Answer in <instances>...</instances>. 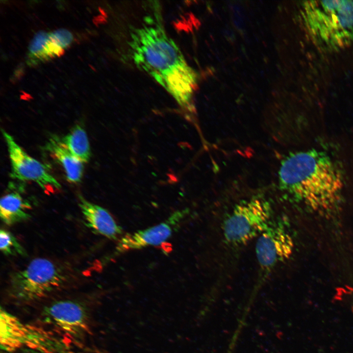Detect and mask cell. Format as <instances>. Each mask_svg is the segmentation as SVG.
I'll return each instance as SVG.
<instances>
[{
	"instance_id": "cell-19",
	"label": "cell",
	"mask_w": 353,
	"mask_h": 353,
	"mask_svg": "<svg viewBox=\"0 0 353 353\" xmlns=\"http://www.w3.org/2000/svg\"><path fill=\"white\" fill-rule=\"evenodd\" d=\"M23 353H45L44 352L38 351L36 350L27 349H25L23 351Z\"/></svg>"
},
{
	"instance_id": "cell-17",
	"label": "cell",
	"mask_w": 353,
	"mask_h": 353,
	"mask_svg": "<svg viewBox=\"0 0 353 353\" xmlns=\"http://www.w3.org/2000/svg\"><path fill=\"white\" fill-rule=\"evenodd\" d=\"M0 249L1 252L6 255H27L25 250L14 235L4 229L0 231Z\"/></svg>"
},
{
	"instance_id": "cell-18",
	"label": "cell",
	"mask_w": 353,
	"mask_h": 353,
	"mask_svg": "<svg viewBox=\"0 0 353 353\" xmlns=\"http://www.w3.org/2000/svg\"><path fill=\"white\" fill-rule=\"evenodd\" d=\"M50 33L57 43L64 50L69 47L73 42L72 34L66 29L60 28Z\"/></svg>"
},
{
	"instance_id": "cell-2",
	"label": "cell",
	"mask_w": 353,
	"mask_h": 353,
	"mask_svg": "<svg viewBox=\"0 0 353 353\" xmlns=\"http://www.w3.org/2000/svg\"><path fill=\"white\" fill-rule=\"evenodd\" d=\"M303 17L318 46L337 50L353 43V0H311L303 5Z\"/></svg>"
},
{
	"instance_id": "cell-4",
	"label": "cell",
	"mask_w": 353,
	"mask_h": 353,
	"mask_svg": "<svg viewBox=\"0 0 353 353\" xmlns=\"http://www.w3.org/2000/svg\"><path fill=\"white\" fill-rule=\"evenodd\" d=\"M72 278L65 266L45 258L32 260L24 269L10 276L8 292L18 300L29 302L46 296Z\"/></svg>"
},
{
	"instance_id": "cell-6",
	"label": "cell",
	"mask_w": 353,
	"mask_h": 353,
	"mask_svg": "<svg viewBox=\"0 0 353 353\" xmlns=\"http://www.w3.org/2000/svg\"><path fill=\"white\" fill-rule=\"evenodd\" d=\"M294 245L283 218L274 217L258 236L255 252L260 273L266 276L289 258Z\"/></svg>"
},
{
	"instance_id": "cell-11",
	"label": "cell",
	"mask_w": 353,
	"mask_h": 353,
	"mask_svg": "<svg viewBox=\"0 0 353 353\" xmlns=\"http://www.w3.org/2000/svg\"><path fill=\"white\" fill-rule=\"evenodd\" d=\"M79 200V206L86 221V226L95 233L110 239L117 240L122 232V228L109 212L81 196Z\"/></svg>"
},
{
	"instance_id": "cell-3",
	"label": "cell",
	"mask_w": 353,
	"mask_h": 353,
	"mask_svg": "<svg viewBox=\"0 0 353 353\" xmlns=\"http://www.w3.org/2000/svg\"><path fill=\"white\" fill-rule=\"evenodd\" d=\"M130 46L134 63L154 79L180 63L184 58L165 33L158 17H147L140 27L131 32Z\"/></svg>"
},
{
	"instance_id": "cell-14",
	"label": "cell",
	"mask_w": 353,
	"mask_h": 353,
	"mask_svg": "<svg viewBox=\"0 0 353 353\" xmlns=\"http://www.w3.org/2000/svg\"><path fill=\"white\" fill-rule=\"evenodd\" d=\"M64 50L52 39L50 33L38 32L29 47L27 62L35 65L63 54Z\"/></svg>"
},
{
	"instance_id": "cell-9",
	"label": "cell",
	"mask_w": 353,
	"mask_h": 353,
	"mask_svg": "<svg viewBox=\"0 0 353 353\" xmlns=\"http://www.w3.org/2000/svg\"><path fill=\"white\" fill-rule=\"evenodd\" d=\"M154 79L167 90L181 107L191 106L197 75L185 61L173 67Z\"/></svg>"
},
{
	"instance_id": "cell-15",
	"label": "cell",
	"mask_w": 353,
	"mask_h": 353,
	"mask_svg": "<svg viewBox=\"0 0 353 353\" xmlns=\"http://www.w3.org/2000/svg\"><path fill=\"white\" fill-rule=\"evenodd\" d=\"M30 208V203L23 198L19 192H9L0 199V219L7 225L27 220L31 217L27 212Z\"/></svg>"
},
{
	"instance_id": "cell-8",
	"label": "cell",
	"mask_w": 353,
	"mask_h": 353,
	"mask_svg": "<svg viewBox=\"0 0 353 353\" xmlns=\"http://www.w3.org/2000/svg\"><path fill=\"white\" fill-rule=\"evenodd\" d=\"M47 319L73 336H78L86 328L87 315L84 307L71 300H62L46 306L43 311Z\"/></svg>"
},
{
	"instance_id": "cell-13",
	"label": "cell",
	"mask_w": 353,
	"mask_h": 353,
	"mask_svg": "<svg viewBox=\"0 0 353 353\" xmlns=\"http://www.w3.org/2000/svg\"><path fill=\"white\" fill-rule=\"evenodd\" d=\"M46 149L62 165L68 181L77 183L81 181L84 170L83 163L76 158L55 135L50 137Z\"/></svg>"
},
{
	"instance_id": "cell-5",
	"label": "cell",
	"mask_w": 353,
	"mask_h": 353,
	"mask_svg": "<svg viewBox=\"0 0 353 353\" xmlns=\"http://www.w3.org/2000/svg\"><path fill=\"white\" fill-rule=\"evenodd\" d=\"M273 218L271 205L264 199L253 198L240 202L224 221V239L230 245H243L258 237Z\"/></svg>"
},
{
	"instance_id": "cell-7",
	"label": "cell",
	"mask_w": 353,
	"mask_h": 353,
	"mask_svg": "<svg viewBox=\"0 0 353 353\" xmlns=\"http://www.w3.org/2000/svg\"><path fill=\"white\" fill-rule=\"evenodd\" d=\"M2 133L11 163V177L21 181L34 182L46 191L61 188L60 184L51 175L48 166L27 154L12 136L4 129H2Z\"/></svg>"
},
{
	"instance_id": "cell-1",
	"label": "cell",
	"mask_w": 353,
	"mask_h": 353,
	"mask_svg": "<svg viewBox=\"0 0 353 353\" xmlns=\"http://www.w3.org/2000/svg\"><path fill=\"white\" fill-rule=\"evenodd\" d=\"M278 180L282 190L314 209L334 204L345 185L341 165L328 152L315 149L291 153L284 158Z\"/></svg>"
},
{
	"instance_id": "cell-16",
	"label": "cell",
	"mask_w": 353,
	"mask_h": 353,
	"mask_svg": "<svg viewBox=\"0 0 353 353\" xmlns=\"http://www.w3.org/2000/svg\"><path fill=\"white\" fill-rule=\"evenodd\" d=\"M70 152L85 163L89 161L91 150L87 135L84 129L76 125L62 140Z\"/></svg>"
},
{
	"instance_id": "cell-12",
	"label": "cell",
	"mask_w": 353,
	"mask_h": 353,
	"mask_svg": "<svg viewBox=\"0 0 353 353\" xmlns=\"http://www.w3.org/2000/svg\"><path fill=\"white\" fill-rule=\"evenodd\" d=\"M0 311V348L6 352L15 351L27 341V329L17 318L4 309L1 307Z\"/></svg>"
},
{
	"instance_id": "cell-10",
	"label": "cell",
	"mask_w": 353,
	"mask_h": 353,
	"mask_svg": "<svg viewBox=\"0 0 353 353\" xmlns=\"http://www.w3.org/2000/svg\"><path fill=\"white\" fill-rule=\"evenodd\" d=\"M182 212L174 213L165 222L148 228L127 234L123 237L117 247L118 252L141 249L149 246H157L170 237L173 227L181 219Z\"/></svg>"
}]
</instances>
